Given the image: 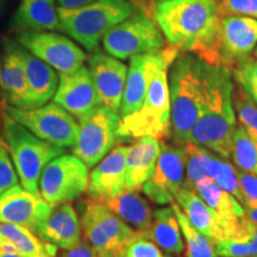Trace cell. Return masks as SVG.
I'll return each mask as SVG.
<instances>
[{
  "instance_id": "1",
  "label": "cell",
  "mask_w": 257,
  "mask_h": 257,
  "mask_svg": "<svg viewBox=\"0 0 257 257\" xmlns=\"http://www.w3.org/2000/svg\"><path fill=\"white\" fill-rule=\"evenodd\" d=\"M221 14L218 0H157L154 19L167 44L210 61Z\"/></svg>"
},
{
  "instance_id": "2",
  "label": "cell",
  "mask_w": 257,
  "mask_h": 257,
  "mask_svg": "<svg viewBox=\"0 0 257 257\" xmlns=\"http://www.w3.org/2000/svg\"><path fill=\"white\" fill-rule=\"evenodd\" d=\"M210 64L192 53H180L168 70L170 138L185 146L200 117L207 94Z\"/></svg>"
},
{
  "instance_id": "3",
  "label": "cell",
  "mask_w": 257,
  "mask_h": 257,
  "mask_svg": "<svg viewBox=\"0 0 257 257\" xmlns=\"http://www.w3.org/2000/svg\"><path fill=\"white\" fill-rule=\"evenodd\" d=\"M234 81L229 69L208 66L207 94L189 141L206 148L224 160H231L233 135L237 128L232 92Z\"/></svg>"
},
{
  "instance_id": "4",
  "label": "cell",
  "mask_w": 257,
  "mask_h": 257,
  "mask_svg": "<svg viewBox=\"0 0 257 257\" xmlns=\"http://www.w3.org/2000/svg\"><path fill=\"white\" fill-rule=\"evenodd\" d=\"M135 11L128 0H93L79 9L59 8L60 31L93 53L105 35Z\"/></svg>"
},
{
  "instance_id": "5",
  "label": "cell",
  "mask_w": 257,
  "mask_h": 257,
  "mask_svg": "<svg viewBox=\"0 0 257 257\" xmlns=\"http://www.w3.org/2000/svg\"><path fill=\"white\" fill-rule=\"evenodd\" d=\"M2 120L4 141L19 181L28 191L40 193L38 184L44 167L53 159L66 154V150L38 138L5 111Z\"/></svg>"
},
{
  "instance_id": "6",
  "label": "cell",
  "mask_w": 257,
  "mask_h": 257,
  "mask_svg": "<svg viewBox=\"0 0 257 257\" xmlns=\"http://www.w3.org/2000/svg\"><path fill=\"white\" fill-rule=\"evenodd\" d=\"M169 67V63L165 64L154 76L141 107L120 118L117 130L119 142L142 137H153L159 141L170 138Z\"/></svg>"
},
{
  "instance_id": "7",
  "label": "cell",
  "mask_w": 257,
  "mask_h": 257,
  "mask_svg": "<svg viewBox=\"0 0 257 257\" xmlns=\"http://www.w3.org/2000/svg\"><path fill=\"white\" fill-rule=\"evenodd\" d=\"M83 237L96 253H125L136 232L105 202L86 199L79 204Z\"/></svg>"
},
{
  "instance_id": "8",
  "label": "cell",
  "mask_w": 257,
  "mask_h": 257,
  "mask_svg": "<svg viewBox=\"0 0 257 257\" xmlns=\"http://www.w3.org/2000/svg\"><path fill=\"white\" fill-rule=\"evenodd\" d=\"M101 43L106 53L118 60L155 53L167 46L155 19L142 11H135L130 17L112 28Z\"/></svg>"
},
{
  "instance_id": "9",
  "label": "cell",
  "mask_w": 257,
  "mask_h": 257,
  "mask_svg": "<svg viewBox=\"0 0 257 257\" xmlns=\"http://www.w3.org/2000/svg\"><path fill=\"white\" fill-rule=\"evenodd\" d=\"M4 111L38 138L54 146L72 148L79 134V121L55 101L36 108L5 105Z\"/></svg>"
},
{
  "instance_id": "10",
  "label": "cell",
  "mask_w": 257,
  "mask_h": 257,
  "mask_svg": "<svg viewBox=\"0 0 257 257\" xmlns=\"http://www.w3.org/2000/svg\"><path fill=\"white\" fill-rule=\"evenodd\" d=\"M257 48V19L245 16L221 15L216 42L208 64L232 69L252 56Z\"/></svg>"
},
{
  "instance_id": "11",
  "label": "cell",
  "mask_w": 257,
  "mask_h": 257,
  "mask_svg": "<svg viewBox=\"0 0 257 257\" xmlns=\"http://www.w3.org/2000/svg\"><path fill=\"white\" fill-rule=\"evenodd\" d=\"M79 121V134L72 147L73 155L88 168L98 165L113 149L118 140L119 113L104 106L96 107L92 113Z\"/></svg>"
},
{
  "instance_id": "12",
  "label": "cell",
  "mask_w": 257,
  "mask_h": 257,
  "mask_svg": "<svg viewBox=\"0 0 257 257\" xmlns=\"http://www.w3.org/2000/svg\"><path fill=\"white\" fill-rule=\"evenodd\" d=\"M88 167L74 155L55 157L44 167L40 178V194L50 205L79 199L88 187Z\"/></svg>"
},
{
  "instance_id": "13",
  "label": "cell",
  "mask_w": 257,
  "mask_h": 257,
  "mask_svg": "<svg viewBox=\"0 0 257 257\" xmlns=\"http://www.w3.org/2000/svg\"><path fill=\"white\" fill-rule=\"evenodd\" d=\"M16 38L17 43L60 74L75 72L87 59L75 42L56 32L17 30Z\"/></svg>"
},
{
  "instance_id": "14",
  "label": "cell",
  "mask_w": 257,
  "mask_h": 257,
  "mask_svg": "<svg viewBox=\"0 0 257 257\" xmlns=\"http://www.w3.org/2000/svg\"><path fill=\"white\" fill-rule=\"evenodd\" d=\"M186 154L182 146L161 141V152L153 174L143 185L144 195L154 204L165 206L174 204L184 187Z\"/></svg>"
},
{
  "instance_id": "15",
  "label": "cell",
  "mask_w": 257,
  "mask_h": 257,
  "mask_svg": "<svg viewBox=\"0 0 257 257\" xmlns=\"http://www.w3.org/2000/svg\"><path fill=\"white\" fill-rule=\"evenodd\" d=\"M179 54L180 51L176 48L167 44L160 51L131 57L119 110L120 118L141 107L154 76L165 64H172Z\"/></svg>"
},
{
  "instance_id": "16",
  "label": "cell",
  "mask_w": 257,
  "mask_h": 257,
  "mask_svg": "<svg viewBox=\"0 0 257 257\" xmlns=\"http://www.w3.org/2000/svg\"><path fill=\"white\" fill-rule=\"evenodd\" d=\"M194 191L217 217L226 233V239L246 237L257 227L246 218L243 205L208 176L199 180Z\"/></svg>"
},
{
  "instance_id": "17",
  "label": "cell",
  "mask_w": 257,
  "mask_h": 257,
  "mask_svg": "<svg viewBox=\"0 0 257 257\" xmlns=\"http://www.w3.org/2000/svg\"><path fill=\"white\" fill-rule=\"evenodd\" d=\"M53 208L40 193L16 185L0 195V224H16L37 232Z\"/></svg>"
},
{
  "instance_id": "18",
  "label": "cell",
  "mask_w": 257,
  "mask_h": 257,
  "mask_svg": "<svg viewBox=\"0 0 257 257\" xmlns=\"http://www.w3.org/2000/svg\"><path fill=\"white\" fill-rule=\"evenodd\" d=\"M88 70L99 105L119 113L127 67L120 60L108 54L95 51L88 57Z\"/></svg>"
},
{
  "instance_id": "19",
  "label": "cell",
  "mask_w": 257,
  "mask_h": 257,
  "mask_svg": "<svg viewBox=\"0 0 257 257\" xmlns=\"http://www.w3.org/2000/svg\"><path fill=\"white\" fill-rule=\"evenodd\" d=\"M59 76V86L53 101L62 106L76 119H82L100 106L87 67L82 66L75 72Z\"/></svg>"
},
{
  "instance_id": "20",
  "label": "cell",
  "mask_w": 257,
  "mask_h": 257,
  "mask_svg": "<svg viewBox=\"0 0 257 257\" xmlns=\"http://www.w3.org/2000/svg\"><path fill=\"white\" fill-rule=\"evenodd\" d=\"M128 147H114L89 173L87 195L89 199L105 202L125 191V170Z\"/></svg>"
},
{
  "instance_id": "21",
  "label": "cell",
  "mask_w": 257,
  "mask_h": 257,
  "mask_svg": "<svg viewBox=\"0 0 257 257\" xmlns=\"http://www.w3.org/2000/svg\"><path fill=\"white\" fill-rule=\"evenodd\" d=\"M36 234L43 242L57 248L70 249L81 242V220L70 202L53 205L51 212Z\"/></svg>"
},
{
  "instance_id": "22",
  "label": "cell",
  "mask_w": 257,
  "mask_h": 257,
  "mask_svg": "<svg viewBox=\"0 0 257 257\" xmlns=\"http://www.w3.org/2000/svg\"><path fill=\"white\" fill-rule=\"evenodd\" d=\"M16 48L23 61L29 87V108H36L48 104L55 95L60 76L49 64L32 55L30 51L16 43Z\"/></svg>"
},
{
  "instance_id": "23",
  "label": "cell",
  "mask_w": 257,
  "mask_h": 257,
  "mask_svg": "<svg viewBox=\"0 0 257 257\" xmlns=\"http://www.w3.org/2000/svg\"><path fill=\"white\" fill-rule=\"evenodd\" d=\"M161 152V141L153 137L135 140L128 147L125 170V189L140 192L153 174Z\"/></svg>"
},
{
  "instance_id": "24",
  "label": "cell",
  "mask_w": 257,
  "mask_h": 257,
  "mask_svg": "<svg viewBox=\"0 0 257 257\" xmlns=\"http://www.w3.org/2000/svg\"><path fill=\"white\" fill-rule=\"evenodd\" d=\"M4 59L0 69V87L9 105L29 108V87L24 64L19 56L16 42L6 40Z\"/></svg>"
},
{
  "instance_id": "25",
  "label": "cell",
  "mask_w": 257,
  "mask_h": 257,
  "mask_svg": "<svg viewBox=\"0 0 257 257\" xmlns=\"http://www.w3.org/2000/svg\"><path fill=\"white\" fill-rule=\"evenodd\" d=\"M12 25L16 30H60L56 0H21Z\"/></svg>"
},
{
  "instance_id": "26",
  "label": "cell",
  "mask_w": 257,
  "mask_h": 257,
  "mask_svg": "<svg viewBox=\"0 0 257 257\" xmlns=\"http://www.w3.org/2000/svg\"><path fill=\"white\" fill-rule=\"evenodd\" d=\"M175 202L198 231H200L213 242L226 239V233L223 226L197 192L182 188L179 192Z\"/></svg>"
},
{
  "instance_id": "27",
  "label": "cell",
  "mask_w": 257,
  "mask_h": 257,
  "mask_svg": "<svg viewBox=\"0 0 257 257\" xmlns=\"http://www.w3.org/2000/svg\"><path fill=\"white\" fill-rule=\"evenodd\" d=\"M105 205L136 233L146 234L152 226L154 212L149 202L137 192L125 189L106 200Z\"/></svg>"
},
{
  "instance_id": "28",
  "label": "cell",
  "mask_w": 257,
  "mask_h": 257,
  "mask_svg": "<svg viewBox=\"0 0 257 257\" xmlns=\"http://www.w3.org/2000/svg\"><path fill=\"white\" fill-rule=\"evenodd\" d=\"M146 236L167 255L180 256L185 251V242L173 206L154 211L153 223Z\"/></svg>"
},
{
  "instance_id": "29",
  "label": "cell",
  "mask_w": 257,
  "mask_h": 257,
  "mask_svg": "<svg viewBox=\"0 0 257 257\" xmlns=\"http://www.w3.org/2000/svg\"><path fill=\"white\" fill-rule=\"evenodd\" d=\"M0 236L10 240L23 257L46 256L56 257L57 246L40 239V237L27 227L16 224H0Z\"/></svg>"
},
{
  "instance_id": "30",
  "label": "cell",
  "mask_w": 257,
  "mask_h": 257,
  "mask_svg": "<svg viewBox=\"0 0 257 257\" xmlns=\"http://www.w3.org/2000/svg\"><path fill=\"white\" fill-rule=\"evenodd\" d=\"M172 206L174 208L180 229L185 238L186 257H218L213 240L193 226L176 202L172 204Z\"/></svg>"
},
{
  "instance_id": "31",
  "label": "cell",
  "mask_w": 257,
  "mask_h": 257,
  "mask_svg": "<svg viewBox=\"0 0 257 257\" xmlns=\"http://www.w3.org/2000/svg\"><path fill=\"white\" fill-rule=\"evenodd\" d=\"M206 175L220 188L232 194L243 205V193L239 186L238 169L236 166L231 165L227 160L210 153L206 162Z\"/></svg>"
},
{
  "instance_id": "32",
  "label": "cell",
  "mask_w": 257,
  "mask_h": 257,
  "mask_svg": "<svg viewBox=\"0 0 257 257\" xmlns=\"http://www.w3.org/2000/svg\"><path fill=\"white\" fill-rule=\"evenodd\" d=\"M231 160L243 172L257 175V141L250 137L240 125L233 135Z\"/></svg>"
},
{
  "instance_id": "33",
  "label": "cell",
  "mask_w": 257,
  "mask_h": 257,
  "mask_svg": "<svg viewBox=\"0 0 257 257\" xmlns=\"http://www.w3.org/2000/svg\"><path fill=\"white\" fill-rule=\"evenodd\" d=\"M233 108L238 125L257 141V104L240 86L234 83L232 92Z\"/></svg>"
},
{
  "instance_id": "34",
  "label": "cell",
  "mask_w": 257,
  "mask_h": 257,
  "mask_svg": "<svg viewBox=\"0 0 257 257\" xmlns=\"http://www.w3.org/2000/svg\"><path fill=\"white\" fill-rule=\"evenodd\" d=\"M184 147L186 154V174L184 187L194 191L199 180L206 175V162L210 155V150L189 141Z\"/></svg>"
},
{
  "instance_id": "35",
  "label": "cell",
  "mask_w": 257,
  "mask_h": 257,
  "mask_svg": "<svg viewBox=\"0 0 257 257\" xmlns=\"http://www.w3.org/2000/svg\"><path fill=\"white\" fill-rule=\"evenodd\" d=\"M218 257H250L257 253V227L249 236L214 242Z\"/></svg>"
},
{
  "instance_id": "36",
  "label": "cell",
  "mask_w": 257,
  "mask_h": 257,
  "mask_svg": "<svg viewBox=\"0 0 257 257\" xmlns=\"http://www.w3.org/2000/svg\"><path fill=\"white\" fill-rule=\"evenodd\" d=\"M231 73L234 83L240 86L257 104V57L252 55L243 60Z\"/></svg>"
},
{
  "instance_id": "37",
  "label": "cell",
  "mask_w": 257,
  "mask_h": 257,
  "mask_svg": "<svg viewBox=\"0 0 257 257\" xmlns=\"http://www.w3.org/2000/svg\"><path fill=\"white\" fill-rule=\"evenodd\" d=\"M18 174L12 163L8 146L0 137V195L18 184Z\"/></svg>"
},
{
  "instance_id": "38",
  "label": "cell",
  "mask_w": 257,
  "mask_h": 257,
  "mask_svg": "<svg viewBox=\"0 0 257 257\" xmlns=\"http://www.w3.org/2000/svg\"><path fill=\"white\" fill-rule=\"evenodd\" d=\"M162 250L144 233H137L127 245L124 257H163Z\"/></svg>"
},
{
  "instance_id": "39",
  "label": "cell",
  "mask_w": 257,
  "mask_h": 257,
  "mask_svg": "<svg viewBox=\"0 0 257 257\" xmlns=\"http://www.w3.org/2000/svg\"><path fill=\"white\" fill-rule=\"evenodd\" d=\"M221 15L245 16L257 19V0H219Z\"/></svg>"
},
{
  "instance_id": "40",
  "label": "cell",
  "mask_w": 257,
  "mask_h": 257,
  "mask_svg": "<svg viewBox=\"0 0 257 257\" xmlns=\"http://www.w3.org/2000/svg\"><path fill=\"white\" fill-rule=\"evenodd\" d=\"M238 180L244 199L243 207L257 206V175L238 169Z\"/></svg>"
},
{
  "instance_id": "41",
  "label": "cell",
  "mask_w": 257,
  "mask_h": 257,
  "mask_svg": "<svg viewBox=\"0 0 257 257\" xmlns=\"http://www.w3.org/2000/svg\"><path fill=\"white\" fill-rule=\"evenodd\" d=\"M59 257H98V253L87 240L81 239V242L73 248L62 249Z\"/></svg>"
},
{
  "instance_id": "42",
  "label": "cell",
  "mask_w": 257,
  "mask_h": 257,
  "mask_svg": "<svg viewBox=\"0 0 257 257\" xmlns=\"http://www.w3.org/2000/svg\"><path fill=\"white\" fill-rule=\"evenodd\" d=\"M57 4H59V8L61 9H79L82 8V6L89 4L93 0H56Z\"/></svg>"
},
{
  "instance_id": "43",
  "label": "cell",
  "mask_w": 257,
  "mask_h": 257,
  "mask_svg": "<svg viewBox=\"0 0 257 257\" xmlns=\"http://www.w3.org/2000/svg\"><path fill=\"white\" fill-rule=\"evenodd\" d=\"M245 211V216L251 223L257 225V206L253 207H244Z\"/></svg>"
},
{
  "instance_id": "44",
  "label": "cell",
  "mask_w": 257,
  "mask_h": 257,
  "mask_svg": "<svg viewBox=\"0 0 257 257\" xmlns=\"http://www.w3.org/2000/svg\"><path fill=\"white\" fill-rule=\"evenodd\" d=\"M0 257H23L19 252H11V251H3L0 250Z\"/></svg>"
},
{
  "instance_id": "45",
  "label": "cell",
  "mask_w": 257,
  "mask_h": 257,
  "mask_svg": "<svg viewBox=\"0 0 257 257\" xmlns=\"http://www.w3.org/2000/svg\"><path fill=\"white\" fill-rule=\"evenodd\" d=\"M125 253H99L98 257H124Z\"/></svg>"
},
{
  "instance_id": "46",
  "label": "cell",
  "mask_w": 257,
  "mask_h": 257,
  "mask_svg": "<svg viewBox=\"0 0 257 257\" xmlns=\"http://www.w3.org/2000/svg\"><path fill=\"white\" fill-rule=\"evenodd\" d=\"M4 3H5V0H0V11H2L3 5H4Z\"/></svg>"
},
{
  "instance_id": "47",
  "label": "cell",
  "mask_w": 257,
  "mask_h": 257,
  "mask_svg": "<svg viewBox=\"0 0 257 257\" xmlns=\"http://www.w3.org/2000/svg\"><path fill=\"white\" fill-rule=\"evenodd\" d=\"M253 55H255L257 57V48L255 49V53H253Z\"/></svg>"
},
{
  "instance_id": "48",
  "label": "cell",
  "mask_w": 257,
  "mask_h": 257,
  "mask_svg": "<svg viewBox=\"0 0 257 257\" xmlns=\"http://www.w3.org/2000/svg\"><path fill=\"white\" fill-rule=\"evenodd\" d=\"M163 257H174V256H172V255H167V253H166V255L163 256Z\"/></svg>"
},
{
  "instance_id": "49",
  "label": "cell",
  "mask_w": 257,
  "mask_h": 257,
  "mask_svg": "<svg viewBox=\"0 0 257 257\" xmlns=\"http://www.w3.org/2000/svg\"><path fill=\"white\" fill-rule=\"evenodd\" d=\"M29 257H46V256H29Z\"/></svg>"
},
{
  "instance_id": "50",
  "label": "cell",
  "mask_w": 257,
  "mask_h": 257,
  "mask_svg": "<svg viewBox=\"0 0 257 257\" xmlns=\"http://www.w3.org/2000/svg\"><path fill=\"white\" fill-rule=\"evenodd\" d=\"M0 126H2V117H0Z\"/></svg>"
},
{
  "instance_id": "51",
  "label": "cell",
  "mask_w": 257,
  "mask_h": 257,
  "mask_svg": "<svg viewBox=\"0 0 257 257\" xmlns=\"http://www.w3.org/2000/svg\"><path fill=\"white\" fill-rule=\"evenodd\" d=\"M250 257H257V253H256V255H253V256H250Z\"/></svg>"
},
{
  "instance_id": "52",
  "label": "cell",
  "mask_w": 257,
  "mask_h": 257,
  "mask_svg": "<svg viewBox=\"0 0 257 257\" xmlns=\"http://www.w3.org/2000/svg\"><path fill=\"white\" fill-rule=\"evenodd\" d=\"M0 69H2V63H0Z\"/></svg>"
},
{
  "instance_id": "53",
  "label": "cell",
  "mask_w": 257,
  "mask_h": 257,
  "mask_svg": "<svg viewBox=\"0 0 257 257\" xmlns=\"http://www.w3.org/2000/svg\"><path fill=\"white\" fill-rule=\"evenodd\" d=\"M218 2H219V0H218Z\"/></svg>"
}]
</instances>
